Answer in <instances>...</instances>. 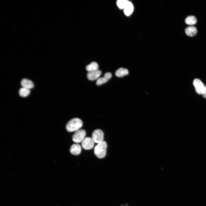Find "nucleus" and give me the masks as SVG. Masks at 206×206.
<instances>
[{
    "instance_id": "4",
    "label": "nucleus",
    "mask_w": 206,
    "mask_h": 206,
    "mask_svg": "<svg viewBox=\"0 0 206 206\" xmlns=\"http://www.w3.org/2000/svg\"><path fill=\"white\" fill-rule=\"evenodd\" d=\"M193 85L195 91L199 94H202L205 90V86L201 81L198 79H195L193 81Z\"/></svg>"
},
{
    "instance_id": "13",
    "label": "nucleus",
    "mask_w": 206,
    "mask_h": 206,
    "mask_svg": "<svg viewBox=\"0 0 206 206\" xmlns=\"http://www.w3.org/2000/svg\"><path fill=\"white\" fill-rule=\"evenodd\" d=\"M128 73V71L127 69L121 68L116 71L115 74L117 77H121L127 75Z\"/></svg>"
},
{
    "instance_id": "18",
    "label": "nucleus",
    "mask_w": 206,
    "mask_h": 206,
    "mask_svg": "<svg viewBox=\"0 0 206 206\" xmlns=\"http://www.w3.org/2000/svg\"><path fill=\"white\" fill-rule=\"evenodd\" d=\"M202 95L204 98H206V85L205 86V92Z\"/></svg>"
},
{
    "instance_id": "11",
    "label": "nucleus",
    "mask_w": 206,
    "mask_h": 206,
    "mask_svg": "<svg viewBox=\"0 0 206 206\" xmlns=\"http://www.w3.org/2000/svg\"><path fill=\"white\" fill-rule=\"evenodd\" d=\"M124 14L126 16L130 15L133 12L134 7L132 3L129 1L127 5L123 9Z\"/></svg>"
},
{
    "instance_id": "12",
    "label": "nucleus",
    "mask_w": 206,
    "mask_h": 206,
    "mask_svg": "<svg viewBox=\"0 0 206 206\" xmlns=\"http://www.w3.org/2000/svg\"><path fill=\"white\" fill-rule=\"evenodd\" d=\"M197 32V29L193 26H190L187 27L185 29L186 34L188 36L192 37L195 35Z\"/></svg>"
},
{
    "instance_id": "2",
    "label": "nucleus",
    "mask_w": 206,
    "mask_h": 206,
    "mask_svg": "<svg viewBox=\"0 0 206 206\" xmlns=\"http://www.w3.org/2000/svg\"><path fill=\"white\" fill-rule=\"evenodd\" d=\"M107 146V143L104 141L98 143L94 149L95 155L99 159L104 158L106 155Z\"/></svg>"
},
{
    "instance_id": "15",
    "label": "nucleus",
    "mask_w": 206,
    "mask_h": 206,
    "mask_svg": "<svg viewBox=\"0 0 206 206\" xmlns=\"http://www.w3.org/2000/svg\"><path fill=\"white\" fill-rule=\"evenodd\" d=\"M197 21L196 18L193 16L187 17L185 19V23L189 25H192L195 24Z\"/></svg>"
},
{
    "instance_id": "14",
    "label": "nucleus",
    "mask_w": 206,
    "mask_h": 206,
    "mask_svg": "<svg viewBox=\"0 0 206 206\" xmlns=\"http://www.w3.org/2000/svg\"><path fill=\"white\" fill-rule=\"evenodd\" d=\"M99 66L98 64L93 62L88 65L86 67V70L89 72L95 71L98 70Z\"/></svg>"
},
{
    "instance_id": "8",
    "label": "nucleus",
    "mask_w": 206,
    "mask_h": 206,
    "mask_svg": "<svg viewBox=\"0 0 206 206\" xmlns=\"http://www.w3.org/2000/svg\"><path fill=\"white\" fill-rule=\"evenodd\" d=\"M112 76L111 73H106L103 77H100L97 80L96 83V85H100L106 83L111 78Z\"/></svg>"
},
{
    "instance_id": "3",
    "label": "nucleus",
    "mask_w": 206,
    "mask_h": 206,
    "mask_svg": "<svg viewBox=\"0 0 206 206\" xmlns=\"http://www.w3.org/2000/svg\"><path fill=\"white\" fill-rule=\"evenodd\" d=\"M86 134L85 130L83 129H80L76 131L73 135L72 140L73 142L76 143L82 142L85 138Z\"/></svg>"
},
{
    "instance_id": "9",
    "label": "nucleus",
    "mask_w": 206,
    "mask_h": 206,
    "mask_svg": "<svg viewBox=\"0 0 206 206\" xmlns=\"http://www.w3.org/2000/svg\"><path fill=\"white\" fill-rule=\"evenodd\" d=\"M81 151V146L78 144H72L70 148V153L75 155L80 154Z\"/></svg>"
},
{
    "instance_id": "6",
    "label": "nucleus",
    "mask_w": 206,
    "mask_h": 206,
    "mask_svg": "<svg viewBox=\"0 0 206 206\" xmlns=\"http://www.w3.org/2000/svg\"><path fill=\"white\" fill-rule=\"evenodd\" d=\"M94 142L92 138L86 137L82 141L81 145L82 147L84 149L89 150L94 147Z\"/></svg>"
},
{
    "instance_id": "5",
    "label": "nucleus",
    "mask_w": 206,
    "mask_h": 206,
    "mask_svg": "<svg viewBox=\"0 0 206 206\" xmlns=\"http://www.w3.org/2000/svg\"><path fill=\"white\" fill-rule=\"evenodd\" d=\"M104 133L100 129L94 130L92 134V138L96 143H98L103 141Z\"/></svg>"
},
{
    "instance_id": "16",
    "label": "nucleus",
    "mask_w": 206,
    "mask_h": 206,
    "mask_svg": "<svg viewBox=\"0 0 206 206\" xmlns=\"http://www.w3.org/2000/svg\"><path fill=\"white\" fill-rule=\"evenodd\" d=\"M30 92V90L22 87L19 91V94L21 97H25L29 94Z\"/></svg>"
},
{
    "instance_id": "10",
    "label": "nucleus",
    "mask_w": 206,
    "mask_h": 206,
    "mask_svg": "<svg viewBox=\"0 0 206 206\" xmlns=\"http://www.w3.org/2000/svg\"><path fill=\"white\" fill-rule=\"evenodd\" d=\"M21 85L22 87L30 90L34 87V84L31 80L23 79L21 81Z\"/></svg>"
},
{
    "instance_id": "17",
    "label": "nucleus",
    "mask_w": 206,
    "mask_h": 206,
    "mask_svg": "<svg viewBox=\"0 0 206 206\" xmlns=\"http://www.w3.org/2000/svg\"><path fill=\"white\" fill-rule=\"evenodd\" d=\"M129 1L127 0H118L116 4L118 7L121 9H124L128 4Z\"/></svg>"
},
{
    "instance_id": "1",
    "label": "nucleus",
    "mask_w": 206,
    "mask_h": 206,
    "mask_svg": "<svg viewBox=\"0 0 206 206\" xmlns=\"http://www.w3.org/2000/svg\"><path fill=\"white\" fill-rule=\"evenodd\" d=\"M82 125L83 122L80 119L74 118L68 122L66 125V128L69 132L76 131L80 129Z\"/></svg>"
},
{
    "instance_id": "7",
    "label": "nucleus",
    "mask_w": 206,
    "mask_h": 206,
    "mask_svg": "<svg viewBox=\"0 0 206 206\" xmlns=\"http://www.w3.org/2000/svg\"><path fill=\"white\" fill-rule=\"evenodd\" d=\"M101 74V71L98 70L95 71L88 72L87 76L89 80L93 81L97 80L99 78Z\"/></svg>"
}]
</instances>
